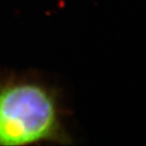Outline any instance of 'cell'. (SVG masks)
Here are the masks:
<instances>
[{
  "label": "cell",
  "mask_w": 146,
  "mask_h": 146,
  "mask_svg": "<svg viewBox=\"0 0 146 146\" xmlns=\"http://www.w3.org/2000/svg\"><path fill=\"white\" fill-rule=\"evenodd\" d=\"M61 92L34 73L0 70V146L72 143Z\"/></svg>",
  "instance_id": "1"
}]
</instances>
